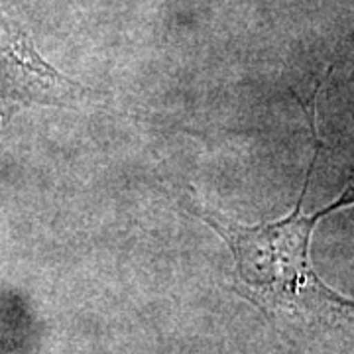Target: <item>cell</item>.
Here are the masks:
<instances>
[{
    "mask_svg": "<svg viewBox=\"0 0 354 354\" xmlns=\"http://www.w3.org/2000/svg\"><path fill=\"white\" fill-rule=\"evenodd\" d=\"M317 95V91H315ZM315 95L309 102V124L315 138V152L307 167L304 189L290 215L258 225H241L213 211H195L227 242L236 264V279L242 297L250 299L266 313L297 319H335L354 313V299H348L317 276L311 264V236L317 223L325 216L354 205V183H348L339 199L305 215L304 201L311 185L321 140L315 128Z\"/></svg>",
    "mask_w": 354,
    "mask_h": 354,
    "instance_id": "obj_1",
    "label": "cell"
},
{
    "mask_svg": "<svg viewBox=\"0 0 354 354\" xmlns=\"http://www.w3.org/2000/svg\"><path fill=\"white\" fill-rule=\"evenodd\" d=\"M71 88L73 81L46 64L30 39L0 16V128L16 106L55 102Z\"/></svg>",
    "mask_w": 354,
    "mask_h": 354,
    "instance_id": "obj_2",
    "label": "cell"
}]
</instances>
